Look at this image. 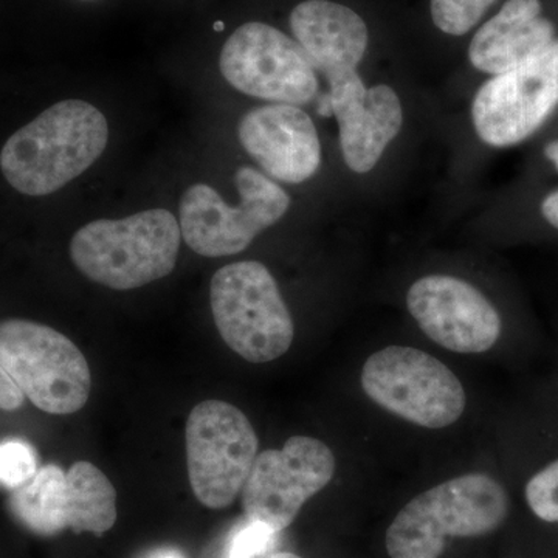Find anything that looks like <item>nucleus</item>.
<instances>
[{
  "label": "nucleus",
  "instance_id": "obj_10",
  "mask_svg": "<svg viewBox=\"0 0 558 558\" xmlns=\"http://www.w3.org/2000/svg\"><path fill=\"white\" fill-rule=\"evenodd\" d=\"M219 68L234 89L259 100L303 106L318 95L317 70L303 47L264 22H247L227 39Z\"/></svg>",
  "mask_w": 558,
  "mask_h": 558
},
{
  "label": "nucleus",
  "instance_id": "obj_3",
  "mask_svg": "<svg viewBox=\"0 0 558 558\" xmlns=\"http://www.w3.org/2000/svg\"><path fill=\"white\" fill-rule=\"evenodd\" d=\"M180 240V223L171 211L146 209L81 227L70 241V258L84 277L98 284L138 289L174 270Z\"/></svg>",
  "mask_w": 558,
  "mask_h": 558
},
{
  "label": "nucleus",
  "instance_id": "obj_17",
  "mask_svg": "<svg viewBox=\"0 0 558 558\" xmlns=\"http://www.w3.org/2000/svg\"><path fill=\"white\" fill-rule=\"evenodd\" d=\"M556 27L542 16L539 0H508L473 36L469 60L480 72L499 75L554 43Z\"/></svg>",
  "mask_w": 558,
  "mask_h": 558
},
{
  "label": "nucleus",
  "instance_id": "obj_8",
  "mask_svg": "<svg viewBox=\"0 0 558 558\" xmlns=\"http://www.w3.org/2000/svg\"><path fill=\"white\" fill-rule=\"evenodd\" d=\"M9 506L22 526L43 537L65 529L101 535L119 515L116 487L89 461H76L68 472L57 464L44 465L28 483L11 492Z\"/></svg>",
  "mask_w": 558,
  "mask_h": 558
},
{
  "label": "nucleus",
  "instance_id": "obj_1",
  "mask_svg": "<svg viewBox=\"0 0 558 558\" xmlns=\"http://www.w3.org/2000/svg\"><path fill=\"white\" fill-rule=\"evenodd\" d=\"M108 120L83 100H64L14 132L0 150V171L25 196L57 193L100 159Z\"/></svg>",
  "mask_w": 558,
  "mask_h": 558
},
{
  "label": "nucleus",
  "instance_id": "obj_22",
  "mask_svg": "<svg viewBox=\"0 0 558 558\" xmlns=\"http://www.w3.org/2000/svg\"><path fill=\"white\" fill-rule=\"evenodd\" d=\"M25 396L0 365V410L14 411L24 405Z\"/></svg>",
  "mask_w": 558,
  "mask_h": 558
},
{
  "label": "nucleus",
  "instance_id": "obj_12",
  "mask_svg": "<svg viewBox=\"0 0 558 558\" xmlns=\"http://www.w3.org/2000/svg\"><path fill=\"white\" fill-rule=\"evenodd\" d=\"M336 469L332 450L311 436H292L282 449L263 451L242 487L245 519L279 534L299 517L307 499L328 486Z\"/></svg>",
  "mask_w": 558,
  "mask_h": 558
},
{
  "label": "nucleus",
  "instance_id": "obj_5",
  "mask_svg": "<svg viewBox=\"0 0 558 558\" xmlns=\"http://www.w3.org/2000/svg\"><path fill=\"white\" fill-rule=\"evenodd\" d=\"M0 365L46 413L73 414L89 400V363L72 340L50 326L22 318L0 322Z\"/></svg>",
  "mask_w": 558,
  "mask_h": 558
},
{
  "label": "nucleus",
  "instance_id": "obj_9",
  "mask_svg": "<svg viewBox=\"0 0 558 558\" xmlns=\"http://www.w3.org/2000/svg\"><path fill=\"white\" fill-rule=\"evenodd\" d=\"M186 465L194 497L208 509H226L240 497L259 440L238 407L205 400L191 410L185 427Z\"/></svg>",
  "mask_w": 558,
  "mask_h": 558
},
{
  "label": "nucleus",
  "instance_id": "obj_7",
  "mask_svg": "<svg viewBox=\"0 0 558 558\" xmlns=\"http://www.w3.org/2000/svg\"><path fill=\"white\" fill-rule=\"evenodd\" d=\"M360 381L373 402L418 427H449L468 403L454 373L416 348L380 349L366 360Z\"/></svg>",
  "mask_w": 558,
  "mask_h": 558
},
{
  "label": "nucleus",
  "instance_id": "obj_14",
  "mask_svg": "<svg viewBox=\"0 0 558 558\" xmlns=\"http://www.w3.org/2000/svg\"><path fill=\"white\" fill-rule=\"evenodd\" d=\"M242 148L279 182H306L322 165L314 121L300 106L270 102L245 113L238 126Z\"/></svg>",
  "mask_w": 558,
  "mask_h": 558
},
{
  "label": "nucleus",
  "instance_id": "obj_19",
  "mask_svg": "<svg viewBox=\"0 0 558 558\" xmlns=\"http://www.w3.org/2000/svg\"><path fill=\"white\" fill-rule=\"evenodd\" d=\"M38 454L22 439L0 442V486L13 492L38 473Z\"/></svg>",
  "mask_w": 558,
  "mask_h": 558
},
{
  "label": "nucleus",
  "instance_id": "obj_2",
  "mask_svg": "<svg viewBox=\"0 0 558 558\" xmlns=\"http://www.w3.org/2000/svg\"><path fill=\"white\" fill-rule=\"evenodd\" d=\"M506 488L486 473H469L417 495L388 527L391 558H439L449 538L483 537L505 524Z\"/></svg>",
  "mask_w": 558,
  "mask_h": 558
},
{
  "label": "nucleus",
  "instance_id": "obj_26",
  "mask_svg": "<svg viewBox=\"0 0 558 558\" xmlns=\"http://www.w3.org/2000/svg\"><path fill=\"white\" fill-rule=\"evenodd\" d=\"M215 28L216 31H222L223 24H220V22H218V24L215 25Z\"/></svg>",
  "mask_w": 558,
  "mask_h": 558
},
{
  "label": "nucleus",
  "instance_id": "obj_4",
  "mask_svg": "<svg viewBox=\"0 0 558 558\" xmlns=\"http://www.w3.org/2000/svg\"><path fill=\"white\" fill-rule=\"evenodd\" d=\"M209 304L220 337L247 362H274L292 347V315L274 275L258 260H240L216 271Z\"/></svg>",
  "mask_w": 558,
  "mask_h": 558
},
{
  "label": "nucleus",
  "instance_id": "obj_18",
  "mask_svg": "<svg viewBox=\"0 0 558 558\" xmlns=\"http://www.w3.org/2000/svg\"><path fill=\"white\" fill-rule=\"evenodd\" d=\"M497 0H432V20L440 32L462 36L472 31Z\"/></svg>",
  "mask_w": 558,
  "mask_h": 558
},
{
  "label": "nucleus",
  "instance_id": "obj_13",
  "mask_svg": "<svg viewBox=\"0 0 558 558\" xmlns=\"http://www.w3.org/2000/svg\"><path fill=\"white\" fill-rule=\"evenodd\" d=\"M411 317L429 340L459 354H481L497 344L501 317L475 286L450 275L417 279L407 293Z\"/></svg>",
  "mask_w": 558,
  "mask_h": 558
},
{
  "label": "nucleus",
  "instance_id": "obj_24",
  "mask_svg": "<svg viewBox=\"0 0 558 558\" xmlns=\"http://www.w3.org/2000/svg\"><path fill=\"white\" fill-rule=\"evenodd\" d=\"M545 156L558 171V140H554L545 146Z\"/></svg>",
  "mask_w": 558,
  "mask_h": 558
},
{
  "label": "nucleus",
  "instance_id": "obj_20",
  "mask_svg": "<svg viewBox=\"0 0 558 558\" xmlns=\"http://www.w3.org/2000/svg\"><path fill=\"white\" fill-rule=\"evenodd\" d=\"M524 498L537 519L558 524V458L531 476Z\"/></svg>",
  "mask_w": 558,
  "mask_h": 558
},
{
  "label": "nucleus",
  "instance_id": "obj_16",
  "mask_svg": "<svg viewBox=\"0 0 558 558\" xmlns=\"http://www.w3.org/2000/svg\"><path fill=\"white\" fill-rule=\"evenodd\" d=\"M290 28L329 86L357 72L368 49L365 21L349 7L330 0L301 2L290 14Z\"/></svg>",
  "mask_w": 558,
  "mask_h": 558
},
{
  "label": "nucleus",
  "instance_id": "obj_25",
  "mask_svg": "<svg viewBox=\"0 0 558 558\" xmlns=\"http://www.w3.org/2000/svg\"><path fill=\"white\" fill-rule=\"evenodd\" d=\"M269 558H303L292 553H275Z\"/></svg>",
  "mask_w": 558,
  "mask_h": 558
},
{
  "label": "nucleus",
  "instance_id": "obj_27",
  "mask_svg": "<svg viewBox=\"0 0 558 558\" xmlns=\"http://www.w3.org/2000/svg\"><path fill=\"white\" fill-rule=\"evenodd\" d=\"M160 558H179V557H175V556H163V557H160Z\"/></svg>",
  "mask_w": 558,
  "mask_h": 558
},
{
  "label": "nucleus",
  "instance_id": "obj_11",
  "mask_svg": "<svg viewBox=\"0 0 558 558\" xmlns=\"http://www.w3.org/2000/svg\"><path fill=\"white\" fill-rule=\"evenodd\" d=\"M558 106V40L486 81L472 105L473 126L488 146L508 148L531 137Z\"/></svg>",
  "mask_w": 558,
  "mask_h": 558
},
{
  "label": "nucleus",
  "instance_id": "obj_6",
  "mask_svg": "<svg viewBox=\"0 0 558 558\" xmlns=\"http://www.w3.org/2000/svg\"><path fill=\"white\" fill-rule=\"evenodd\" d=\"M240 205H229L205 183L190 186L180 201V231L186 245L207 258L238 255L288 213L290 197L263 172L241 167L234 175Z\"/></svg>",
  "mask_w": 558,
  "mask_h": 558
},
{
  "label": "nucleus",
  "instance_id": "obj_15",
  "mask_svg": "<svg viewBox=\"0 0 558 558\" xmlns=\"http://www.w3.org/2000/svg\"><path fill=\"white\" fill-rule=\"evenodd\" d=\"M332 116L339 121L340 146L349 170L373 171L403 123L399 95L387 84L368 87L357 72L329 86Z\"/></svg>",
  "mask_w": 558,
  "mask_h": 558
},
{
  "label": "nucleus",
  "instance_id": "obj_21",
  "mask_svg": "<svg viewBox=\"0 0 558 558\" xmlns=\"http://www.w3.org/2000/svg\"><path fill=\"white\" fill-rule=\"evenodd\" d=\"M277 537L278 532L267 524L245 519V523L231 535L223 558H269Z\"/></svg>",
  "mask_w": 558,
  "mask_h": 558
},
{
  "label": "nucleus",
  "instance_id": "obj_23",
  "mask_svg": "<svg viewBox=\"0 0 558 558\" xmlns=\"http://www.w3.org/2000/svg\"><path fill=\"white\" fill-rule=\"evenodd\" d=\"M542 215L549 226L558 230V190L549 193L542 202Z\"/></svg>",
  "mask_w": 558,
  "mask_h": 558
}]
</instances>
